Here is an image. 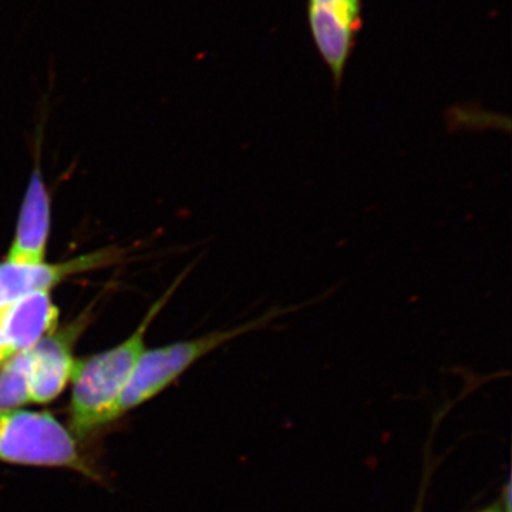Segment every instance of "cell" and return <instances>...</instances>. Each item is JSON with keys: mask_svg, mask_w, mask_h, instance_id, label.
I'll return each mask as SVG.
<instances>
[{"mask_svg": "<svg viewBox=\"0 0 512 512\" xmlns=\"http://www.w3.org/2000/svg\"><path fill=\"white\" fill-rule=\"evenodd\" d=\"M187 272L178 276L173 286L151 306L133 335L114 348L76 359L70 379L69 403V429L74 436L84 439L120 419V400L138 359L146 350L147 330L184 281Z\"/></svg>", "mask_w": 512, "mask_h": 512, "instance_id": "obj_1", "label": "cell"}, {"mask_svg": "<svg viewBox=\"0 0 512 512\" xmlns=\"http://www.w3.org/2000/svg\"><path fill=\"white\" fill-rule=\"evenodd\" d=\"M322 301V298H315L311 302L299 303V305L272 306L268 311L239 323L232 328L214 330L207 335L198 336L190 340L170 343L160 348L146 349L138 359L133 376L128 382L123 397L120 400L119 417L130 413L131 410L150 402L158 394L177 382L181 376L191 369L195 363L200 362L205 356L210 355L214 350L227 345L232 340L258 332V330L269 328L276 320L293 315L302 311L306 306Z\"/></svg>", "mask_w": 512, "mask_h": 512, "instance_id": "obj_2", "label": "cell"}, {"mask_svg": "<svg viewBox=\"0 0 512 512\" xmlns=\"http://www.w3.org/2000/svg\"><path fill=\"white\" fill-rule=\"evenodd\" d=\"M0 463L67 468L93 477L77 437L55 414L43 410H0Z\"/></svg>", "mask_w": 512, "mask_h": 512, "instance_id": "obj_3", "label": "cell"}, {"mask_svg": "<svg viewBox=\"0 0 512 512\" xmlns=\"http://www.w3.org/2000/svg\"><path fill=\"white\" fill-rule=\"evenodd\" d=\"M308 22L316 50L338 90L363 28V0H308Z\"/></svg>", "mask_w": 512, "mask_h": 512, "instance_id": "obj_4", "label": "cell"}, {"mask_svg": "<svg viewBox=\"0 0 512 512\" xmlns=\"http://www.w3.org/2000/svg\"><path fill=\"white\" fill-rule=\"evenodd\" d=\"M124 249L109 247L99 251L74 256L69 261L49 264H18V262H0V308L10 302L33 293H50L72 276L86 274L109 268L123 261Z\"/></svg>", "mask_w": 512, "mask_h": 512, "instance_id": "obj_5", "label": "cell"}, {"mask_svg": "<svg viewBox=\"0 0 512 512\" xmlns=\"http://www.w3.org/2000/svg\"><path fill=\"white\" fill-rule=\"evenodd\" d=\"M84 318L72 325L53 330L30 349L23 350L29 404H47L56 400L72 379L73 348L84 329Z\"/></svg>", "mask_w": 512, "mask_h": 512, "instance_id": "obj_6", "label": "cell"}, {"mask_svg": "<svg viewBox=\"0 0 512 512\" xmlns=\"http://www.w3.org/2000/svg\"><path fill=\"white\" fill-rule=\"evenodd\" d=\"M52 228V202L39 165L32 175L16 222L15 235L6 261L18 264H37L46 258Z\"/></svg>", "mask_w": 512, "mask_h": 512, "instance_id": "obj_7", "label": "cell"}, {"mask_svg": "<svg viewBox=\"0 0 512 512\" xmlns=\"http://www.w3.org/2000/svg\"><path fill=\"white\" fill-rule=\"evenodd\" d=\"M59 308L47 292L33 293L0 308V333L16 353L57 329Z\"/></svg>", "mask_w": 512, "mask_h": 512, "instance_id": "obj_8", "label": "cell"}, {"mask_svg": "<svg viewBox=\"0 0 512 512\" xmlns=\"http://www.w3.org/2000/svg\"><path fill=\"white\" fill-rule=\"evenodd\" d=\"M29 404L23 352L0 367V410L20 409Z\"/></svg>", "mask_w": 512, "mask_h": 512, "instance_id": "obj_9", "label": "cell"}, {"mask_svg": "<svg viewBox=\"0 0 512 512\" xmlns=\"http://www.w3.org/2000/svg\"><path fill=\"white\" fill-rule=\"evenodd\" d=\"M477 512H511L510 484H507V487H505L504 494L501 495V498H498L495 503Z\"/></svg>", "mask_w": 512, "mask_h": 512, "instance_id": "obj_10", "label": "cell"}, {"mask_svg": "<svg viewBox=\"0 0 512 512\" xmlns=\"http://www.w3.org/2000/svg\"><path fill=\"white\" fill-rule=\"evenodd\" d=\"M15 355V350H13L12 346L9 345L8 340L3 338L2 333H0V367L5 365V363Z\"/></svg>", "mask_w": 512, "mask_h": 512, "instance_id": "obj_11", "label": "cell"}, {"mask_svg": "<svg viewBox=\"0 0 512 512\" xmlns=\"http://www.w3.org/2000/svg\"><path fill=\"white\" fill-rule=\"evenodd\" d=\"M416 512H420L419 510H417Z\"/></svg>", "mask_w": 512, "mask_h": 512, "instance_id": "obj_12", "label": "cell"}]
</instances>
